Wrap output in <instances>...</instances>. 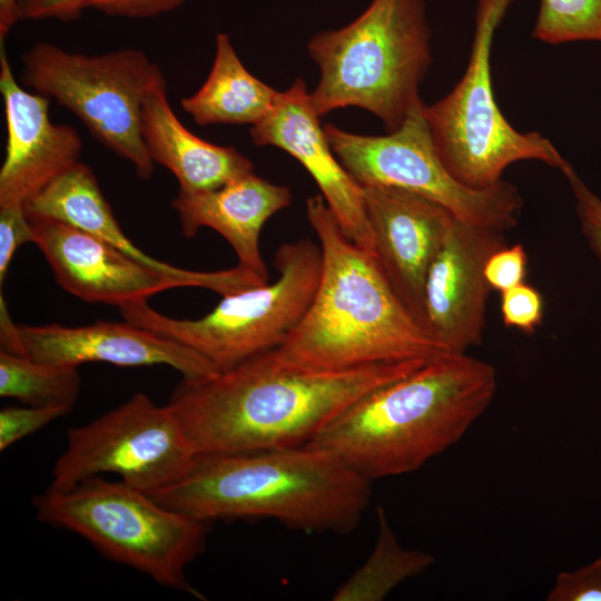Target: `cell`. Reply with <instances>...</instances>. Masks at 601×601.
Instances as JSON below:
<instances>
[{
    "instance_id": "obj_1",
    "label": "cell",
    "mask_w": 601,
    "mask_h": 601,
    "mask_svg": "<svg viewBox=\"0 0 601 601\" xmlns=\"http://www.w3.org/2000/svg\"><path fill=\"white\" fill-rule=\"evenodd\" d=\"M428 359L319 371L286 365L269 351L205 378H183L168 405L197 456L300 446L362 396Z\"/></svg>"
},
{
    "instance_id": "obj_2",
    "label": "cell",
    "mask_w": 601,
    "mask_h": 601,
    "mask_svg": "<svg viewBox=\"0 0 601 601\" xmlns=\"http://www.w3.org/2000/svg\"><path fill=\"white\" fill-rule=\"evenodd\" d=\"M306 216L322 250V270L306 314L272 354L286 365L335 371L445 351L408 313L375 254L354 244L321 194Z\"/></svg>"
},
{
    "instance_id": "obj_3",
    "label": "cell",
    "mask_w": 601,
    "mask_h": 601,
    "mask_svg": "<svg viewBox=\"0 0 601 601\" xmlns=\"http://www.w3.org/2000/svg\"><path fill=\"white\" fill-rule=\"evenodd\" d=\"M496 383L489 363L441 353L362 396L308 444L370 481L411 473L465 434L491 404Z\"/></svg>"
},
{
    "instance_id": "obj_4",
    "label": "cell",
    "mask_w": 601,
    "mask_h": 601,
    "mask_svg": "<svg viewBox=\"0 0 601 601\" xmlns=\"http://www.w3.org/2000/svg\"><path fill=\"white\" fill-rule=\"evenodd\" d=\"M371 482L312 445L198 455L178 482L149 495L189 516L269 518L311 532L347 534L371 501Z\"/></svg>"
},
{
    "instance_id": "obj_5",
    "label": "cell",
    "mask_w": 601,
    "mask_h": 601,
    "mask_svg": "<svg viewBox=\"0 0 601 601\" xmlns=\"http://www.w3.org/2000/svg\"><path fill=\"white\" fill-rule=\"evenodd\" d=\"M424 0H372L352 22L307 42L321 78L309 92L318 117L345 107L376 115L396 130L421 100L432 61Z\"/></svg>"
},
{
    "instance_id": "obj_6",
    "label": "cell",
    "mask_w": 601,
    "mask_h": 601,
    "mask_svg": "<svg viewBox=\"0 0 601 601\" xmlns=\"http://www.w3.org/2000/svg\"><path fill=\"white\" fill-rule=\"evenodd\" d=\"M39 521L86 539L104 556L196 597L187 566L206 546L207 522L165 506L122 481L99 476L33 500Z\"/></svg>"
},
{
    "instance_id": "obj_7",
    "label": "cell",
    "mask_w": 601,
    "mask_h": 601,
    "mask_svg": "<svg viewBox=\"0 0 601 601\" xmlns=\"http://www.w3.org/2000/svg\"><path fill=\"white\" fill-rule=\"evenodd\" d=\"M272 284L221 296L199 318H173L147 299L119 307L125 321L176 341L210 361L219 371L278 347L306 314L322 270V250L308 238L279 246Z\"/></svg>"
},
{
    "instance_id": "obj_8",
    "label": "cell",
    "mask_w": 601,
    "mask_h": 601,
    "mask_svg": "<svg viewBox=\"0 0 601 601\" xmlns=\"http://www.w3.org/2000/svg\"><path fill=\"white\" fill-rule=\"evenodd\" d=\"M513 0H479L471 53L463 78L441 100L424 104L436 150L450 173L472 188L502 180L519 160H540L561 170L571 167L539 132H520L494 98L491 51L495 31Z\"/></svg>"
},
{
    "instance_id": "obj_9",
    "label": "cell",
    "mask_w": 601,
    "mask_h": 601,
    "mask_svg": "<svg viewBox=\"0 0 601 601\" xmlns=\"http://www.w3.org/2000/svg\"><path fill=\"white\" fill-rule=\"evenodd\" d=\"M20 60L26 86L70 110L98 141L129 161L138 177H151L154 161L141 135V107L162 72L142 50L85 55L37 42Z\"/></svg>"
},
{
    "instance_id": "obj_10",
    "label": "cell",
    "mask_w": 601,
    "mask_h": 601,
    "mask_svg": "<svg viewBox=\"0 0 601 601\" xmlns=\"http://www.w3.org/2000/svg\"><path fill=\"white\" fill-rule=\"evenodd\" d=\"M418 100L403 124L385 136H366L324 125V134L346 171L362 186L401 188L447 208L457 219L504 231L515 226L522 198L503 179L485 188L459 181L445 167L434 145Z\"/></svg>"
},
{
    "instance_id": "obj_11",
    "label": "cell",
    "mask_w": 601,
    "mask_h": 601,
    "mask_svg": "<svg viewBox=\"0 0 601 601\" xmlns=\"http://www.w3.org/2000/svg\"><path fill=\"white\" fill-rule=\"evenodd\" d=\"M196 457L174 410L136 393L90 423L68 430L67 446L55 462L49 489L69 490L92 476L112 473L150 494L181 480Z\"/></svg>"
},
{
    "instance_id": "obj_12",
    "label": "cell",
    "mask_w": 601,
    "mask_h": 601,
    "mask_svg": "<svg viewBox=\"0 0 601 601\" xmlns=\"http://www.w3.org/2000/svg\"><path fill=\"white\" fill-rule=\"evenodd\" d=\"M0 341L3 351L55 366L78 367L92 362L125 367L167 365L185 380H200L219 372L194 349L127 321H99L73 327L14 324L2 293Z\"/></svg>"
},
{
    "instance_id": "obj_13",
    "label": "cell",
    "mask_w": 601,
    "mask_h": 601,
    "mask_svg": "<svg viewBox=\"0 0 601 601\" xmlns=\"http://www.w3.org/2000/svg\"><path fill=\"white\" fill-rule=\"evenodd\" d=\"M505 246L502 231L451 225L425 279V329L445 352L466 353L482 342L492 290L484 276L489 257Z\"/></svg>"
},
{
    "instance_id": "obj_14",
    "label": "cell",
    "mask_w": 601,
    "mask_h": 601,
    "mask_svg": "<svg viewBox=\"0 0 601 601\" xmlns=\"http://www.w3.org/2000/svg\"><path fill=\"white\" fill-rule=\"evenodd\" d=\"M362 188L380 266L398 299L425 329L426 275L456 217L444 206L401 188Z\"/></svg>"
},
{
    "instance_id": "obj_15",
    "label": "cell",
    "mask_w": 601,
    "mask_h": 601,
    "mask_svg": "<svg viewBox=\"0 0 601 601\" xmlns=\"http://www.w3.org/2000/svg\"><path fill=\"white\" fill-rule=\"evenodd\" d=\"M249 134L254 145L279 148L303 165L346 236L375 254L363 188L332 150L302 78L278 93L270 111L252 126Z\"/></svg>"
},
{
    "instance_id": "obj_16",
    "label": "cell",
    "mask_w": 601,
    "mask_h": 601,
    "mask_svg": "<svg viewBox=\"0 0 601 601\" xmlns=\"http://www.w3.org/2000/svg\"><path fill=\"white\" fill-rule=\"evenodd\" d=\"M0 92L7 126L0 207H23L79 162L82 140L75 127L51 121L49 98L29 92L17 82L3 43H0Z\"/></svg>"
},
{
    "instance_id": "obj_17",
    "label": "cell",
    "mask_w": 601,
    "mask_h": 601,
    "mask_svg": "<svg viewBox=\"0 0 601 601\" xmlns=\"http://www.w3.org/2000/svg\"><path fill=\"white\" fill-rule=\"evenodd\" d=\"M28 218L58 284L85 302L120 307L178 287L86 230L50 217Z\"/></svg>"
},
{
    "instance_id": "obj_18",
    "label": "cell",
    "mask_w": 601,
    "mask_h": 601,
    "mask_svg": "<svg viewBox=\"0 0 601 601\" xmlns=\"http://www.w3.org/2000/svg\"><path fill=\"white\" fill-rule=\"evenodd\" d=\"M28 217L55 218L86 230L110 244L178 287H200L221 296L268 283L253 270L233 268L199 272L159 260L136 246L119 226L92 169L77 162L23 205Z\"/></svg>"
},
{
    "instance_id": "obj_19",
    "label": "cell",
    "mask_w": 601,
    "mask_h": 601,
    "mask_svg": "<svg viewBox=\"0 0 601 601\" xmlns=\"http://www.w3.org/2000/svg\"><path fill=\"white\" fill-rule=\"evenodd\" d=\"M289 187L273 184L255 173L217 189L181 193L170 201L178 214L181 233L196 236L203 227L220 234L235 252L238 265L268 280L259 250V235L265 223L292 204Z\"/></svg>"
},
{
    "instance_id": "obj_20",
    "label": "cell",
    "mask_w": 601,
    "mask_h": 601,
    "mask_svg": "<svg viewBox=\"0 0 601 601\" xmlns=\"http://www.w3.org/2000/svg\"><path fill=\"white\" fill-rule=\"evenodd\" d=\"M141 135L154 164L171 171L181 193L217 189L255 173L252 160L236 148L208 142L180 122L169 105L164 75L142 101Z\"/></svg>"
},
{
    "instance_id": "obj_21",
    "label": "cell",
    "mask_w": 601,
    "mask_h": 601,
    "mask_svg": "<svg viewBox=\"0 0 601 601\" xmlns=\"http://www.w3.org/2000/svg\"><path fill=\"white\" fill-rule=\"evenodd\" d=\"M278 93L245 68L229 36L220 32L207 79L195 93L180 99V107L199 126H253L270 111Z\"/></svg>"
},
{
    "instance_id": "obj_22",
    "label": "cell",
    "mask_w": 601,
    "mask_h": 601,
    "mask_svg": "<svg viewBox=\"0 0 601 601\" xmlns=\"http://www.w3.org/2000/svg\"><path fill=\"white\" fill-rule=\"evenodd\" d=\"M377 536L365 562L335 591L334 601H382L407 579L425 572L435 561L425 551L405 549L382 506L376 509Z\"/></svg>"
},
{
    "instance_id": "obj_23",
    "label": "cell",
    "mask_w": 601,
    "mask_h": 601,
    "mask_svg": "<svg viewBox=\"0 0 601 601\" xmlns=\"http://www.w3.org/2000/svg\"><path fill=\"white\" fill-rule=\"evenodd\" d=\"M78 367L55 366L0 351V395L37 407H73L81 378Z\"/></svg>"
},
{
    "instance_id": "obj_24",
    "label": "cell",
    "mask_w": 601,
    "mask_h": 601,
    "mask_svg": "<svg viewBox=\"0 0 601 601\" xmlns=\"http://www.w3.org/2000/svg\"><path fill=\"white\" fill-rule=\"evenodd\" d=\"M533 37L551 45L601 41V0H541Z\"/></svg>"
},
{
    "instance_id": "obj_25",
    "label": "cell",
    "mask_w": 601,
    "mask_h": 601,
    "mask_svg": "<svg viewBox=\"0 0 601 601\" xmlns=\"http://www.w3.org/2000/svg\"><path fill=\"white\" fill-rule=\"evenodd\" d=\"M501 315L505 326L531 335L543 321V298L538 289L524 282L501 292Z\"/></svg>"
},
{
    "instance_id": "obj_26",
    "label": "cell",
    "mask_w": 601,
    "mask_h": 601,
    "mask_svg": "<svg viewBox=\"0 0 601 601\" xmlns=\"http://www.w3.org/2000/svg\"><path fill=\"white\" fill-rule=\"evenodd\" d=\"M67 407H18L9 406L0 411V450L4 451L19 440L33 434L52 421L66 415Z\"/></svg>"
},
{
    "instance_id": "obj_27",
    "label": "cell",
    "mask_w": 601,
    "mask_h": 601,
    "mask_svg": "<svg viewBox=\"0 0 601 601\" xmlns=\"http://www.w3.org/2000/svg\"><path fill=\"white\" fill-rule=\"evenodd\" d=\"M548 601H601V558L572 572H560Z\"/></svg>"
},
{
    "instance_id": "obj_28",
    "label": "cell",
    "mask_w": 601,
    "mask_h": 601,
    "mask_svg": "<svg viewBox=\"0 0 601 601\" xmlns=\"http://www.w3.org/2000/svg\"><path fill=\"white\" fill-rule=\"evenodd\" d=\"M528 257L522 245L503 246L486 260L484 276L492 289L504 292L524 282Z\"/></svg>"
},
{
    "instance_id": "obj_29",
    "label": "cell",
    "mask_w": 601,
    "mask_h": 601,
    "mask_svg": "<svg viewBox=\"0 0 601 601\" xmlns=\"http://www.w3.org/2000/svg\"><path fill=\"white\" fill-rule=\"evenodd\" d=\"M35 235L22 206L0 207V285H3L8 268L17 249L33 243Z\"/></svg>"
},
{
    "instance_id": "obj_30",
    "label": "cell",
    "mask_w": 601,
    "mask_h": 601,
    "mask_svg": "<svg viewBox=\"0 0 601 601\" xmlns=\"http://www.w3.org/2000/svg\"><path fill=\"white\" fill-rule=\"evenodd\" d=\"M564 176L573 190L583 233L601 262V199L587 187L572 166Z\"/></svg>"
},
{
    "instance_id": "obj_31",
    "label": "cell",
    "mask_w": 601,
    "mask_h": 601,
    "mask_svg": "<svg viewBox=\"0 0 601 601\" xmlns=\"http://www.w3.org/2000/svg\"><path fill=\"white\" fill-rule=\"evenodd\" d=\"M92 0H19L20 20H58L71 22L90 8Z\"/></svg>"
},
{
    "instance_id": "obj_32",
    "label": "cell",
    "mask_w": 601,
    "mask_h": 601,
    "mask_svg": "<svg viewBox=\"0 0 601 601\" xmlns=\"http://www.w3.org/2000/svg\"><path fill=\"white\" fill-rule=\"evenodd\" d=\"M186 0H92L90 9L110 17L152 18L180 7Z\"/></svg>"
},
{
    "instance_id": "obj_33",
    "label": "cell",
    "mask_w": 601,
    "mask_h": 601,
    "mask_svg": "<svg viewBox=\"0 0 601 601\" xmlns=\"http://www.w3.org/2000/svg\"><path fill=\"white\" fill-rule=\"evenodd\" d=\"M19 0H0V43H4L13 26L20 21Z\"/></svg>"
}]
</instances>
